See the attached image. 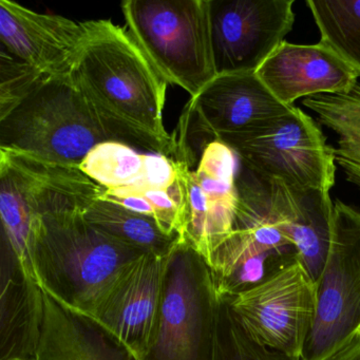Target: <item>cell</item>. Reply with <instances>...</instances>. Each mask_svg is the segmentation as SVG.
Listing matches in <instances>:
<instances>
[{
	"label": "cell",
	"mask_w": 360,
	"mask_h": 360,
	"mask_svg": "<svg viewBox=\"0 0 360 360\" xmlns=\"http://www.w3.org/2000/svg\"><path fill=\"white\" fill-rule=\"evenodd\" d=\"M85 218L98 231L145 254L169 256L183 240L166 235L153 219L104 200L92 202Z\"/></svg>",
	"instance_id": "ffe728a7"
},
{
	"label": "cell",
	"mask_w": 360,
	"mask_h": 360,
	"mask_svg": "<svg viewBox=\"0 0 360 360\" xmlns=\"http://www.w3.org/2000/svg\"><path fill=\"white\" fill-rule=\"evenodd\" d=\"M84 22L0 1L1 50L46 77L70 75L85 39Z\"/></svg>",
	"instance_id": "4fadbf2b"
},
{
	"label": "cell",
	"mask_w": 360,
	"mask_h": 360,
	"mask_svg": "<svg viewBox=\"0 0 360 360\" xmlns=\"http://www.w3.org/2000/svg\"><path fill=\"white\" fill-rule=\"evenodd\" d=\"M292 106L280 103L256 72L217 75L185 107L179 125L183 142L195 147L225 136L256 131Z\"/></svg>",
	"instance_id": "9c48e42d"
},
{
	"label": "cell",
	"mask_w": 360,
	"mask_h": 360,
	"mask_svg": "<svg viewBox=\"0 0 360 360\" xmlns=\"http://www.w3.org/2000/svg\"><path fill=\"white\" fill-rule=\"evenodd\" d=\"M189 168L188 164L183 161L180 176L174 182L153 183L142 180L123 188L104 189L98 199L148 217L157 222L166 235L183 239L186 174Z\"/></svg>",
	"instance_id": "ac0fdd59"
},
{
	"label": "cell",
	"mask_w": 360,
	"mask_h": 360,
	"mask_svg": "<svg viewBox=\"0 0 360 360\" xmlns=\"http://www.w3.org/2000/svg\"><path fill=\"white\" fill-rule=\"evenodd\" d=\"M112 141L72 75L46 77L0 119V149L60 165L79 166L101 143Z\"/></svg>",
	"instance_id": "3957f363"
},
{
	"label": "cell",
	"mask_w": 360,
	"mask_h": 360,
	"mask_svg": "<svg viewBox=\"0 0 360 360\" xmlns=\"http://www.w3.org/2000/svg\"><path fill=\"white\" fill-rule=\"evenodd\" d=\"M214 360H303V358L285 355L257 342L236 319L225 298L220 297Z\"/></svg>",
	"instance_id": "603a6c76"
},
{
	"label": "cell",
	"mask_w": 360,
	"mask_h": 360,
	"mask_svg": "<svg viewBox=\"0 0 360 360\" xmlns=\"http://www.w3.org/2000/svg\"><path fill=\"white\" fill-rule=\"evenodd\" d=\"M219 301L210 266L182 240L168 257L155 330L142 360H214Z\"/></svg>",
	"instance_id": "5b68a950"
},
{
	"label": "cell",
	"mask_w": 360,
	"mask_h": 360,
	"mask_svg": "<svg viewBox=\"0 0 360 360\" xmlns=\"http://www.w3.org/2000/svg\"><path fill=\"white\" fill-rule=\"evenodd\" d=\"M316 315L303 360H330L360 339V210L334 204L330 252L316 282Z\"/></svg>",
	"instance_id": "8992f818"
},
{
	"label": "cell",
	"mask_w": 360,
	"mask_h": 360,
	"mask_svg": "<svg viewBox=\"0 0 360 360\" xmlns=\"http://www.w3.org/2000/svg\"><path fill=\"white\" fill-rule=\"evenodd\" d=\"M320 32L330 47L360 77V0H307Z\"/></svg>",
	"instance_id": "44dd1931"
},
{
	"label": "cell",
	"mask_w": 360,
	"mask_h": 360,
	"mask_svg": "<svg viewBox=\"0 0 360 360\" xmlns=\"http://www.w3.org/2000/svg\"><path fill=\"white\" fill-rule=\"evenodd\" d=\"M255 174L302 189L335 185L334 148L317 124L298 107L256 131L220 139Z\"/></svg>",
	"instance_id": "52a82bcc"
},
{
	"label": "cell",
	"mask_w": 360,
	"mask_h": 360,
	"mask_svg": "<svg viewBox=\"0 0 360 360\" xmlns=\"http://www.w3.org/2000/svg\"><path fill=\"white\" fill-rule=\"evenodd\" d=\"M217 75L257 72L292 30L294 0H208Z\"/></svg>",
	"instance_id": "30bf717a"
},
{
	"label": "cell",
	"mask_w": 360,
	"mask_h": 360,
	"mask_svg": "<svg viewBox=\"0 0 360 360\" xmlns=\"http://www.w3.org/2000/svg\"><path fill=\"white\" fill-rule=\"evenodd\" d=\"M45 77L30 65L0 50V119L11 112Z\"/></svg>",
	"instance_id": "cb8c5ba5"
},
{
	"label": "cell",
	"mask_w": 360,
	"mask_h": 360,
	"mask_svg": "<svg viewBox=\"0 0 360 360\" xmlns=\"http://www.w3.org/2000/svg\"><path fill=\"white\" fill-rule=\"evenodd\" d=\"M128 32L168 84L197 96L217 77L208 0H126Z\"/></svg>",
	"instance_id": "277c9868"
},
{
	"label": "cell",
	"mask_w": 360,
	"mask_h": 360,
	"mask_svg": "<svg viewBox=\"0 0 360 360\" xmlns=\"http://www.w3.org/2000/svg\"><path fill=\"white\" fill-rule=\"evenodd\" d=\"M96 199L81 198L41 216L33 248L44 292L89 317L121 274L145 255L86 220L85 210Z\"/></svg>",
	"instance_id": "7a4b0ae2"
},
{
	"label": "cell",
	"mask_w": 360,
	"mask_h": 360,
	"mask_svg": "<svg viewBox=\"0 0 360 360\" xmlns=\"http://www.w3.org/2000/svg\"><path fill=\"white\" fill-rule=\"evenodd\" d=\"M330 360H360V339L333 356Z\"/></svg>",
	"instance_id": "d4e9b609"
},
{
	"label": "cell",
	"mask_w": 360,
	"mask_h": 360,
	"mask_svg": "<svg viewBox=\"0 0 360 360\" xmlns=\"http://www.w3.org/2000/svg\"><path fill=\"white\" fill-rule=\"evenodd\" d=\"M73 68L75 84L111 140L178 160L166 131L168 83L127 30L111 20H88Z\"/></svg>",
	"instance_id": "6da1fadb"
},
{
	"label": "cell",
	"mask_w": 360,
	"mask_h": 360,
	"mask_svg": "<svg viewBox=\"0 0 360 360\" xmlns=\"http://www.w3.org/2000/svg\"><path fill=\"white\" fill-rule=\"evenodd\" d=\"M45 292V321L37 360H138L94 318Z\"/></svg>",
	"instance_id": "e0dca14e"
},
{
	"label": "cell",
	"mask_w": 360,
	"mask_h": 360,
	"mask_svg": "<svg viewBox=\"0 0 360 360\" xmlns=\"http://www.w3.org/2000/svg\"><path fill=\"white\" fill-rule=\"evenodd\" d=\"M302 104L338 136L335 162L342 168L347 182L360 189V83L345 94L305 98Z\"/></svg>",
	"instance_id": "d6986e66"
},
{
	"label": "cell",
	"mask_w": 360,
	"mask_h": 360,
	"mask_svg": "<svg viewBox=\"0 0 360 360\" xmlns=\"http://www.w3.org/2000/svg\"><path fill=\"white\" fill-rule=\"evenodd\" d=\"M281 216V229L294 244L299 262L314 283L319 280L330 252L334 204L328 191L302 189L271 180Z\"/></svg>",
	"instance_id": "2e32d148"
},
{
	"label": "cell",
	"mask_w": 360,
	"mask_h": 360,
	"mask_svg": "<svg viewBox=\"0 0 360 360\" xmlns=\"http://www.w3.org/2000/svg\"><path fill=\"white\" fill-rule=\"evenodd\" d=\"M256 73L286 106H292L300 98L345 94L359 77L340 56L320 41L295 45L284 41Z\"/></svg>",
	"instance_id": "5bb4252c"
},
{
	"label": "cell",
	"mask_w": 360,
	"mask_h": 360,
	"mask_svg": "<svg viewBox=\"0 0 360 360\" xmlns=\"http://www.w3.org/2000/svg\"><path fill=\"white\" fill-rule=\"evenodd\" d=\"M237 162L224 143H208L186 174L183 239L206 263L233 231L238 206Z\"/></svg>",
	"instance_id": "8fae6325"
},
{
	"label": "cell",
	"mask_w": 360,
	"mask_h": 360,
	"mask_svg": "<svg viewBox=\"0 0 360 360\" xmlns=\"http://www.w3.org/2000/svg\"><path fill=\"white\" fill-rule=\"evenodd\" d=\"M0 360H37L45 321V292L1 243Z\"/></svg>",
	"instance_id": "9a60e30c"
},
{
	"label": "cell",
	"mask_w": 360,
	"mask_h": 360,
	"mask_svg": "<svg viewBox=\"0 0 360 360\" xmlns=\"http://www.w3.org/2000/svg\"><path fill=\"white\" fill-rule=\"evenodd\" d=\"M153 153H140L134 147L107 141L94 147L79 169L103 189L131 186L148 174Z\"/></svg>",
	"instance_id": "7402d4cb"
},
{
	"label": "cell",
	"mask_w": 360,
	"mask_h": 360,
	"mask_svg": "<svg viewBox=\"0 0 360 360\" xmlns=\"http://www.w3.org/2000/svg\"><path fill=\"white\" fill-rule=\"evenodd\" d=\"M257 342L302 358L316 315V285L300 262L233 297H223Z\"/></svg>",
	"instance_id": "ba28073f"
},
{
	"label": "cell",
	"mask_w": 360,
	"mask_h": 360,
	"mask_svg": "<svg viewBox=\"0 0 360 360\" xmlns=\"http://www.w3.org/2000/svg\"><path fill=\"white\" fill-rule=\"evenodd\" d=\"M168 257L145 254L132 263L109 288L91 317L138 360L144 357L155 330Z\"/></svg>",
	"instance_id": "7c38bea8"
}]
</instances>
